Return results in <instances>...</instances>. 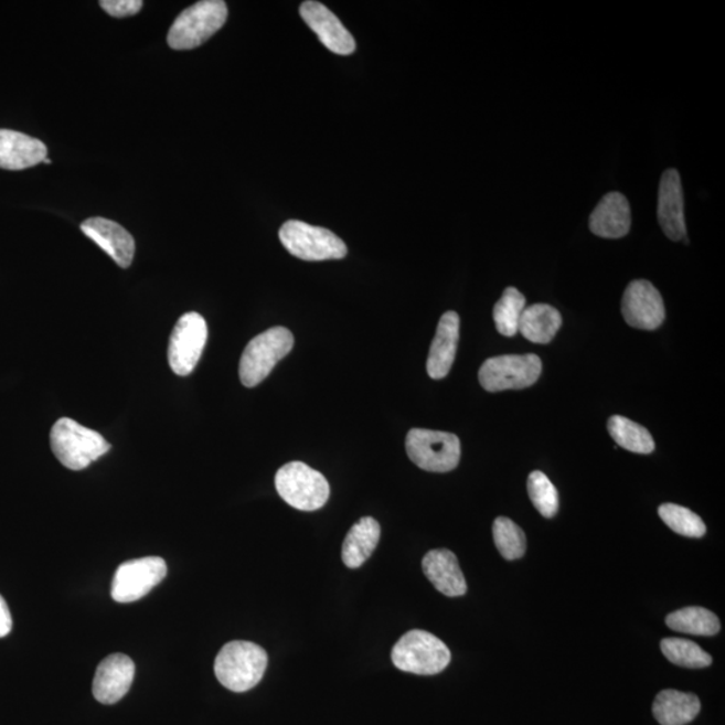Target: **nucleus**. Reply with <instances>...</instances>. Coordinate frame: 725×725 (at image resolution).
Returning <instances> with one entry per match:
<instances>
[{
  "label": "nucleus",
  "instance_id": "obj_24",
  "mask_svg": "<svg viewBox=\"0 0 725 725\" xmlns=\"http://www.w3.org/2000/svg\"><path fill=\"white\" fill-rule=\"evenodd\" d=\"M667 625L679 633L693 636H715L721 631V621L714 612L704 607H685L667 617Z\"/></svg>",
  "mask_w": 725,
  "mask_h": 725
},
{
  "label": "nucleus",
  "instance_id": "obj_25",
  "mask_svg": "<svg viewBox=\"0 0 725 725\" xmlns=\"http://www.w3.org/2000/svg\"><path fill=\"white\" fill-rule=\"evenodd\" d=\"M610 436L621 448L638 455H650L655 448L653 437L643 426L621 415H612L607 424Z\"/></svg>",
  "mask_w": 725,
  "mask_h": 725
},
{
  "label": "nucleus",
  "instance_id": "obj_16",
  "mask_svg": "<svg viewBox=\"0 0 725 725\" xmlns=\"http://www.w3.org/2000/svg\"><path fill=\"white\" fill-rule=\"evenodd\" d=\"M81 231L100 246L120 266L127 269L135 257V239L119 223L105 218H89L81 225Z\"/></svg>",
  "mask_w": 725,
  "mask_h": 725
},
{
  "label": "nucleus",
  "instance_id": "obj_15",
  "mask_svg": "<svg viewBox=\"0 0 725 725\" xmlns=\"http://www.w3.org/2000/svg\"><path fill=\"white\" fill-rule=\"evenodd\" d=\"M657 215L662 232L669 239H685L684 192L678 170L671 169L662 173Z\"/></svg>",
  "mask_w": 725,
  "mask_h": 725
},
{
  "label": "nucleus",
  "instance_id": "obj_6",
  "mask_svg": "<svg viewBox=\"0 0 725 725\" xmlns=\"http://www.w3.org/2000/svg\"><path fill=\"white\" fill-rule=\"evenodd\" d=\"M275 483L285 503L299 511H318L330 499L331 489L326 477L300 461L278 469Z\"/></svg>",
  "mask_w": 725,
  "mask_h": 725
},
{
  "label": "nucleus",
  "instance_id": "obj_26",
  "mask_svg": "<svg viewBox=\"0 0 725 725\" xmlns=\"http://www.w3.org/2000/svg\"><path fill=\"white\" fill-rule=\"evenodd\" d=\"M524 309L525 297L516 288H507L493 308L495 328L503 337L512 338L519 332Z\"/></svg>",
  "mask_w": 725,
  "mask_h": 725
},
{
  "label": "nucleus",
  "instance_id": "obj_28",
  "mask_svg": "<svg viewBox=\"0 0 725 725\" xmlns=\"http://www.w3.org/2000/svg\"><path fill=\"white\" fill-rule=\"evenodd\" d=\"M493 541L501 556L507 561L520 559L525 554L524 532L511 519L498 518L493 523Z\"/></svg>",
  "mask_w": 725,
  "mask_h": 725
},
{
  "label": "nucleus",
  "instance_id": "obj_27",
  "mask_svg": "<svg viewBox=\"0 0 725 725\" xmlns=\"http://www.w3.org/2000/svg\"><path fill=\"white\" fill-rule=\"evenodd\" d=\"M662 653L674 665L702 669L712 664V657L704 652L697 643L684 638H665L661 641Z\"/></svg>",
  "mask_w": 725,
  "mask_h": 725
},
{
  "label": "nucleus",
  "instance_id": "obj_1",
  "mask_svg": "<svg viewBox=\"0 0 725 725\" xmlns=\"http://www.w3.org/2000/svg\"><path fill=\"white\" fill-rule=\"evenodd\" d=\"M268 668V654L257 643L228 642L215 659L214 671L220 683L233 692L253 690Z\"/></svg>",
  "mask_w": 725,
  "mask_h": 725
},
{
  "label": "nucleus",
  "instance_id": "obj_23",
  "mask_svg": "<svg viewBox=\"0 0 725 725\" xmlns=\"http://www.w3.org/2000/svg\"><path fill=\"white\" fill-rule=\"evenodd\" d=\"M562 316L556 308L547 303H535L526 307L520 319L519 332L532 343L547 344L553 342L561 330Z\"/></svg>",
  "mask_w": 725,
  "mask_h": 725
},
{
  "label": "nucleus",
  "instance_id": "obj_22",
  "mask_svg": "<svg viewBox=\"0 0 725 725\" xmlns=\"http://www.w3.org/2000/svg\"><path fill=\"white\" fill-rule=\"evenodd\" d=\"M381 539V525L374 518H362L352 525L343 543L342 557L346 567L359 568L373 555Z\"/></svg>",
  "mask_w": 725,
  "mask_h": 725
},
{
  "label": "nucleus",
  "instance_id": "obj_14",
  "mask_svg": "<svg viewBox=\"0 0 725 725\" xmlns=\"http://www.w3.org/2000/svg\"><path fill=\"white\" fill-rule=\"evenodd\" d=\"M136 668L128 655L110 654L98 665L93 680V695L103 704H116L131 690Z\"/></svg>",
  "mask_w": 725,
  "mask_h": 725
},
{
  "label": "nucleus",
  "instance_id": "obj_7",
  "mask_svg": "<svg viewBox=\"0 0 725 725\" xmlns=\"http://www.w3.org/2000/svg\"><path fill=\"white\" fill-rule=\"evenodd\" d=\"M408 458L426 472L446 473L458 467L461 443L455 434L412 429L406 437Z\"/></svg>",
  "mask_w": 725,
  "mask_h": 725
},
{
  "label": "nucleus",
  "instance_id": "obj_10",
  "mask_svg": "<svg viewBox=\"0 0 725 725\" xmlns=\"http://www.w3.org/2000/svg\"><path fill=\"white\" fill-rule=\"evenodd\" d=\"M167 564L159 556L122 563L111 582V598L119 604L136 603L166 578Z\"/></svg>",
  "mask_w": 725,
  "mask_h": 725
},
{
  "label": "nucleus",
  "instance_id": "obj_18",
  "mask_svg": "<svg viewBox=\"0 0 725 725\" xmlns=\"http://www.w3.org/2000/svg\"><path fill=\"white\" fill-rule=\"evenodd\" d=\"M46 158L47 147L41 140L10 129H0V169L26 170Z\"/></svg>",
  "mask_w": 725,
  "mask_h": 725
},
{
  "label": "nucleus",
  "instance_id": "obj_5",
  "mask_svg": "<svg viewBox=\"0 0 725 725\" xmlns=\"http://www.w3.org/2000/svg\"><path fill=\"white\" fill-rule=\"evenodd\" d=\"M392 660L399 671L433 675L448 668L451 653L449 648L429 631L412 630L394 644Z\"/></svg>",
  "mask_w": 725,
  "mask_h": 725
},
{
  "label": "nucleus",
  "instance_id": "obj_19",
  "mask_svg": "<svg viewBox=\"0 0 725 725\" xmlns=\"http://www.w3.org/2000/svg\"><path fill=\"white\" fill-rule=\"evenodd\" d=\"M426 578L446 597H462L467 594V580L458 564L457 556L449 550H433L423 561Z\"/></svg>",
  "mask_w": 725,
  "mask_h": 725
},
{
  "label": "nucleus",
  "instance_id": "obj_2",
  "mask_svg": "<svg viewBox=\"0 0 725 725\" xmlns=\"http://www.w3.org/2000/svg\"><path fill=\"white\" fill-rule=\"evenodd\" d=\"M51 445L57 460L71 470L88 468L110 450V445L100 433L71 418H61L54 424Z\"/></svg>",
  "mask_w": 725,
  "mask_h": 725
},
{
  "label": "nucleus",
  "instance_id": "obj_13",
  "mask_svg": "<svg viewBox=\"0 0 725 725\" xmlns=\"http://www.w3.org/2000/svg\"><path fill=\"white\" fill-rule=\"evenodd\" d=\"M300 14L308 26L318 34L320 42L328 51L340 55H350L355 52L356 43L350 31L324 4L308 0L301 4Z\"/></svg>",
  "mask_w": 725,
  "mask_h": 725
},
{
  "label": "nucleus",
  "instance_id": "obj_4",
  "mask_svg": "<svg viewBox=\"0 0 725 725\" xmlns=\"http://www.w3.org/2000/svg\"><path fill=\"white\" fill-rule=\"evenodd\" d=\"M227 20L222 0H203L185 9L173 22L167 41L173 51H191L212 39Z\"/></svg>",
  "mask_w": 725,
  "mask_h": 725
},
{
  "label": "nucleus",
  "instance_id": "obj_3",
  "mask_svg": "<svg viewBox=\"0 0 725 725\" xmlns=\"http://www.w3.org/2000/svg\"><path fill=\"white\" fill-rule=\"evenodd\" d=\"M295 338L288 328L273 327L250 340L242 353L239 380L245 387H256L276 364L292 351Z\"/></svg>",
  "mask_w": 725,
  "mask_h": 725
},
{
  "label": "nucleus",
  "instance_id": "obj_12",
  "mask_svg": "<svg viewBox=\"0 0 725 725\" xmlns=\"http://www.w3.org/2000/svg\"><path fill=\"white\" fill-rule=\"evenodd\" d=\"M623 319L638 330L654 331L665 320V306L659 289L647 280L629 284L622 297Z\"/></svg>",
  "mask_w": 725,
  "mask_h": 725
},
{
  "label": "nucleus",
  "instance_id": "obj_29",
  "mask_svg": "<svg viewBox=\"0 0 725 725\" xmlns=\"http://www.w3.org/2000/svg\"><path fill=\"white\" fill-rule=\"evenodd\" d=\"M659 514L669 529L681 536L686 537H703L706 532V526L699 516L687 508L678 504H662L659 508Z\"/></svg>",
  "mask_w": 725,
  "mask_h": 725
},
{
  "label": "nucleus",
  "instance_id": "obj_20",
  "mask_svg": "<svg viewBox=\"0 0 725 725\" xmlns=\"http://www.w3.org/2000/svg\"><path fill=\"white\" fill-rule=\"evenodd\" d=\"M630 227V204L619 192L605 195L590 216V231L598 237L622 238Z\"/></svg>",
  "mask_w": 725,
  "mask_h": 725
},
{
  "label": "nucleus",
  "instance_id": "obj_8",
  "mask_svg": "<svg viewBox=\"0 0 725 725\" xmlns=\"http://www.w3.org/2000/svg\"><path fill=\"white\" fill-rule=\"evenodd\" d=\"M285 249L303 262H327L346 256V246L337 234L301 221H288L280 228Z\"/></svg>",
  "mask_w": 725,
  "mask_h": 725
},
{
  "label": "nucleus",
  "instance_id": "obj_11",
  "mask_svg": "<svg viewBox=\"0 0 725 725\" xmlns=\"http://www.w3.org/2000/svg\"><path fill=\"white\" fill-rule=\"evenodd\" d=\"M207 334L206 320L200 313H185L178 320L169 345V362L173 373L188 376L194 371L206 345Z\"/></svg>",
  "mask_w": 725,
  "mask_h": 725
},
{
  "label": "nucleus",
  "instance_id": "obj_21",
  "mask_svg": "<svg viewBox=\"0 0 725 725\" xmlns=\"http://www.w3.org/2000/svg\"><path fill=\"white\" fill-rule=\"evenodd\" d=\"M702 703L693 693L665 690L657 695L653 715L661 725H686L695 721Z\"/></svg>",
  "mask_w": 725,
  "mask_h": 725
},
{
  "label": "nucleus",
  "instance_id": "obj_17",
  "mask_svg": "<svg viewBox=\"0 0 725 725\" xmlns=\"http://www.w3.org/2000/svg\"><path fill=\"white\" fill-rule=\"evenodd\" d=\"M458 339H460V316L446 312L438 322L436 337L427 358V374L431 380H444L455 363Z\"/></svg>",
  "mask_w": 725,
  "mask_h": 725
},
{
  "label": "nucleus",
  "instance_id": "obj_31",
  "mask_svg": "<svg viewBox=\"0 0 725 725\" xmlns=\"http://www.w3.org/2000/svg\"><path fill=\"white\" fill-rule=\"evenodd\" d=\"M103 10L116 18L131 17L138 14L142 8L141 0H103Z\"/></svg>",
  "mask_w": 725,
  "mask_h": 725
},
{
  "label": "nucleus",
  "instance_id": "obj_30",
  "mask_svg": "<svg viewBox=\"0 0 725 725\" xmlns=\"http://www.w3.org/2000/svg\"><path fill=\"white\" fill-rule=\"evenodd\" d=\"M529 494L532 504L541 512L542 516L554 518L559 510V494L554 483L543 472H532L529 477Z\"/></svg>",
  "mask_w": 725,
  "mask_h": 725
},
{
  "label": "nucleus",
  "instance_id": "obj_33",
  "mask_svg": "<svg viewBox=\"0 0 725 725\" xmlns=\"http://www.w3.org/2000/svg\"><path fill=\"white\" fill-rule=\"evenodd\" d=\"M43 163L52 164V160L46 158L45 160H43Z\"/></svg>",
  "mask_w": 725,
  "mask_h": 725
},
{
  "label": "nucleus",
  "instance_id": "obj_9",
  "mask_svg": "<svg viewBox=\"0 0 725 725\" xmlns=\"http://www.w3.org/2000/svg\"><path fill=\"white\" fill-rule=\"evenodd\" d=\"M541 358L529 355H504L488 359L483 362L479 373V381L483 390L489 393L504 392V390H522L531 387L541 377Z\"/></svg>",
  "mask_w": 725,
  "mask_h": 725
},
{
  "label": "nucleus",
  "instance_id": "obj_32",
  "mask_svg": "<svg viewBox=\"0 0 725 725\" xmlns=\"http://www.w3.org/2000/svg\"><path fill=\"white\" fill-rule=\"evenodd\" d=\"M12 629V618L8 604H6L4 598L0 595V638L10 635Z\"/></svg>",
  "mask_w": 725,
  "mask_h": 725
}]
</instances>
